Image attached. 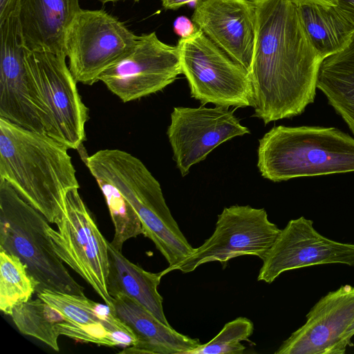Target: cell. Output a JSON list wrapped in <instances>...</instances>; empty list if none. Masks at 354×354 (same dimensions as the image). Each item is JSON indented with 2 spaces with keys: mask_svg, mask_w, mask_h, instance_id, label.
I'll return each mask as SVG.
<instances>
[{
  "mask_svg": "<svg viewBox=\"0 0 354 354\" xmlns=\"http://www.w3.org/2000/svg\"><path fill=\"white\" fill-rule=\"evenodd\" d=\"M256 34L250 70L253 117L265 124L301 114L314 102L324 60L292 0H252Z\"/></svg>",
  "mask_w": 354,
  "mask_h": 354,
  "instance_id": "6da1fadb",
  "label": "cell"
},
{
  "mask_svg": "<svg viewBox=\"0 0 354 354\" xmlns=\"http://www.w3.org/2000/svg\"><path fill=\"white\" fill-rule=\"evenodd\" d=\"M68 149L46 133L0 118V179L50 223L62 213L66 194L80 188Z\"/></svg>",
  "mask_w": 354,
  "mask_h": 354,
  "instance_id": "7a4b0ae2",
  "label": "cell"
},
{
  "mask_svg": "<svg viewBox=\"0 0 354 354\" xmlns=\"http://www.w3.org/2000/svg\"><path fill=\"white\" fill-rule=\"evenodd\" d=\"M259 141L257 167L273 182L354 172V138L336 128L277 126Z\"/></svg>",
  "mask_w": 354,
  "mask_h": 354,
  "instance_id": "3957f363",
  "label": "cell"
},
{
  "mask_svg": "<svg viewBox=\"0 0 354 354\" xmlns=\"http://www.w3.org/2000/svg\"><path fill=\"white\" fill-rule=\"evenodd\" d=\"M47 219L5 180L0 179V250L17 257L44 290L84 295L57 257L46 230Z\"/></svg>",
  "mask_w": 354,
  "mask_h": 354,
  "instance_id": "277c9868",
  "label": "cell"
},
{
  "mask_svg": "<svg viewBox=\"0 0 354 354\" xmlns=\"http://www.w3.org/2000/svg\"><path fill=\"white\" fill-rule=\"evenodd\" d=\"M66 57L65 52L25 48L26 66L46 134L69 149H78L85 140L88 109L66 65Z\"/></svg>",
  "mask_w": 354,
  "mask_h": 354,
  "instance_id": "5b68a950",
  "label": "cell"
},
{
  "mask_svg": "<svg viewBox=\"0 0 354 354\" xmlns=\"http://www.w3.org/2000/svg\"><path fill=\"white\" fill-rule=\"evenodd\" d=\"M182 74L192 97L228 108L254 106L250 71L216 46L200 29L178 41Z\"/></svg>",
  "mask_w": 354,
  "mask_h": 354,
  "instance_id": "8992f818",
  "label": "cell"
},
{
  "mask_svg": "<svg viewBox=\"0 0 354 354\" xmlns=\"http://www.w3.org/2000/svg\"><path fill=\"white\" fill-rule=\"evenodd\" d=\"M65 195L64 209L55 224L46 230L57 257L83 278L113 310L112 297L107 289L109 252L107 240L78 192Z\"/></svg>",
  "mask_w": 354,
  "mask_h": 354,
  "instance_id": "52a82bcc",
  "label": "cell"
},
{
  "mask_svg": "<svg viewBox=\"0 0 354 354\" xmlns=\"http://www.w3.org/2000/svg\"><path fill=\"white\" fill-rule=\"evenodd\" d=\"M280 231L263 208L238 205L225 207L218 215L212 234L181 262L168 266L162 274L174 270L188 273L214 261L225 266L230 260L245 255L263 260Z\"/></svg>",
  "mask_w": 354,
  "mask_h": 354,
  "instance_id": "ba28073f",
  "label": "cell"
},
{
  "mask_svg": "<svg viewBox=\"0 0 354 354\" xmlns=\"http://www.w3.org/2000/svg\"><path fill=\"white\" fill-rule=\"evenodd\" d=\"M138 36L104 10H83L67 30L64 51L77 82L93 85L134 46Z\"/></svg>",
  "mask_w": 354,
  "mask_h": 354,
  "instance_id": "9c48e42d",
  "label": "cell"
},
{
  "mask_svg": "<svg viewBox=\"0 0 354 354\" xmlns=\"http://www.w3.org/2000/svg\"><path fill=\"white\" fill-rule=\"evenodd\" d=\"M180 74L178 46L161 41L152 32L138 36L132 49L98 80L123 102H129L162 91Z\"/></svg>",
  "mask_w": 354,
  "mask_h": 354,
  "instance_id": "30bf717a",
  "label": "cell"
},
{
  "mask_svg": "<svg viewBox=\"0 0 354 354\" xmlns=\"http://www.w3.org/2000/svg\"><path fill=\"white\" fill-rule=\"evenodd\" d=\"M250 133L233 111L223 106L174 107L167 131L173 159L182 176L222 143Z\"/></svg>",
  "mask_w": 354,
  "mask_h": 354,
  "instance_id": "8fae6325",
  "label": "cell"
},
{
  "mask_svg": "<svg viewBox=\"0 0 354 354\" xmlns=\"http://www.w3.org/2000/svg\"><path fill=\"white\" fill-rule=\"evenodd\" d=\"M325 264L354 266V243L322 235L313 221L301 216L281 230L263 259L257 280L271 283L284 272Z\"/></svg>",
  "mask_w": 354,
  "mask_h": 354,
  "instance_id": "7c38bea8",
  "label": "cell"
},
{
  "mask_svg": "<svg viewBox=\"0 0 354 354\" xmlns=\"http://www.w3.org/2000/svg\"><path fill=\"white\" fill-rule=\"evenodd\" d=\"M353 336L354 286L344 285L322 297L274 353L344 354Z\"/></svg>",
  "mask_w": 354,
  "mask_h": 354,
  "instance_id": "4fadbf2b",
  "label": "cell"
},
{
  "mask_svg": "<svg viewBox=\"0 0 354 354\" xmlns=\"http://www.w3.org/2000/svg\"><path fill=\"white\" fill-rule=\"evenodd\" d=\"M0 118L45 133L28 75L17 11L0 23Z\"/></svg>",
  "mask_w": 354,
  "mask_h": 354,
  "instance_id": "5bb4252c",
  "label": "cell"
},
{
  "mask_svg": "<svg viewBox=\"0 0 354 354\" xmlns=\"http://www.w3.org/2000/svg\"><path fill=\"white\" fill-rule=\"evenodd\" d=\"M192 21L216 46L249 71L256 34L252 0H201Z\"/></svg>",
  "mask_w": 354,
  "mask_h": 354,
  "instance_id": "9a60e30c",
  "label": "cell"
},
{
  "mask_svg": "<svg viewBox=\"0 0 354 354\" xmlns=\"http://www.w3.org/2000/svg\"><path fill=\"white\" fill-rule=\"evenodd\" d=\"M79 0H19L24 47L32 51H64L68 29L80 12Z\"/></svg>",
  "mask_w": 354,
  "mask_h": 354,
  "instance_id": "2e32d148",
  "label": "cell"
},
{
  "mask_svg": "<svg viewBox=\"0 0 354 354\" xmlns=\"http://www.w3.org/2000/svg\"><path fill=\"white\" fill-rule=\"evenodd\" d=\"M113 312L127 325L137 344L120 353L185 354L201 344L199 339L177 332L134 299L124 295L112 297Z\"/></svg>",
  "mask_w": 354,
  "mask_h": 354,
  "instance_id": "e0dca14e",
  "label": "cell"
},
{
  "mask_svg": "<svg viewBox=\"0 0 354 354\" xmlns=\"http://www.w3.org/2000/svg\"><path fill=\"white\" fill-rule=\"evenodd\" d=\"M107 289L111 297L124 295L134 299L163 324L170 326L163 310V299L158 287L163 277L151 272L128 260L121 251L109 242Z\"/></svg>",
  "mask_w": 354,
  "mask_h": 354,
  "instance_id": "ac0fdd59",
  "label": "cell"
},
{
  "mask_svg": "<svg viewBox=\"0 0 354 354\" xmlns=\"http://www.w3.org/2000/svg\"><path fill=\"white\" fill-rule=\"evenodd\" d=\"M296 6L305 30L323 59L341 52L354 39V20L338 6Z\"/></svg>",
  "mask_w": 354,
  "mask_h": 354,
  "instance_id": "d6986e66",
  "label": "cell"
},
{
  "mask_svg": "<svg viewBox=\"0 0 354 354\" xmlns=\"http://www.w3.org/2000/svg\"><path fill=\"white\" fill-rule=\"evenodd\" d=\"M317 88L354 134V39L343 50L322 61Z\"/></svg>",
  "mask_w": 354,
  "mask_h": 354,
  "instance_id": "ffe728a7",
  "label": "cell"
},
{
  "mask_svg": "<svg viewBox=\"0 0 354 354\" xmlns=\"http://www.w3.org/2000/svg\"><path fill=\"white\" fill-rule=\"evenodd\" d=\"M37 297L69 319L80 324H102L112 333L131 329L105 304L93 301L85 295L44 290Z\"/></svg>",
  "mask_w": 354,
  "mask_h": 354,
  "instance_id": "44dd1931",
  "label": "cell"
},
{
  "mask_svg": "<svg viewBox=\"0 0 354 354\" xmlns=\"http://www.w3.org/2000/svg\"><path fill=\"white\" fill-rule=\"evenodd\" d=\"M18 330L59 351L58 326L67 320L62 313L38 297L16 306L10 315Z\"/></svg>",
  "mask_w": 354,
  "mask_h": 354,
  "instance_id": "7402d4cb",
  "label": "cell"
},
{
  "mask_svg": "<svg viewBox=\"0 0 354 354\" xmlns=\"http://www.w3.org/2000/svg\"><path fill=\"white\" fill-rule=\"evenodd\" d=\"M38 282L16 256L0 250V310L10 315L17 305L31 299Z\"/></svg>",
  "mask_w": 354,
  "mask_h": 354,
  "instance_id": "603a6c76",
  "label": "cell"
},
{
  "mask_svg": "<svg viewBox=\"0 0 354 354\" xmlns=\"http://www.w3.org/2000/svg\"><path fill=\"white\" fill-rule=\"evenodd\" d=\"M93 176L104 195L114 225V236L109 243L121 251L126 241L142 234L141 221L134 208L112 182L100 175Z\"/></svg>",
  "mask_w": 354,
  "mask_h": 354,
  "instance_id": "cb8c5ba5",
  "label": "cell"
},
{
  "mask_svg": "<svg viewBox=\"0 0 354 354\" xmlns=\"http://www.w3.org/2000/svg\"><path fill=\"white\" fill-rule=\"evenodd\" d=\"M254 330L251 320L239 317L226 323L209 342L188 351L185 354L242 353L245 346L241 342L248 340Z\"/></svg>",
  "mask_w": 354,
  "mask_h": 354,
  "instance_id": "d4e9b609",
  "label": "cell"
},
{
  "mask_svg": "<svg viewBox=\"0 0 354 354\" xmlns=\"http://www.w3.org/2000/svg\"><path fill=\"white\" fill-rule=\"evenodd\" d=\"M57 330L61 335L83 342L115 346L112 332L102 324H80L68 319L58 326Z\"/></svg>",
  "mask_w": 354,
  "mask_h": 354,
  "instance_id": "484cf974",
  "label": "cell"
},
{
  "mask_svg": "<svg viewBox=\"0 0 354 354\" xmlns=\"http://www.w3.org/2000/svg\"><path fill=\"white\" fill-rule=\"evenodd\" d=\"M197 30L195 24L185 16H179L174 21V31L182 39L192 37Z\"/></svg>",
  "mask_w": 354,
  "mask_h": 354,
  "instance_id": "4316f807",
  "label": "cell"
},
{
  "mask_svg": "<svg viewBox=\"0 0 354 354\" xmlns=\"http://www.w3.org/2000/svg\"><path fill=\"white\" fill-rule=\"evenodd\" d=\"M19 0H0V23L17 11Z\"/></svg>",
  "mask_w": 354,
  "mask_h": 354,
  "instance_id": "83f0119b",
  "label": "cell"
},
{
  "mask_svg": "<svg viewBox=\"0 0 354 354\" xmlns=\"http://www.w3.org/2000/svg\"><path fill=\"white\" fill-rule=\"evenodd\" d=\"M201 0H162V6L165 10H178L192 2L196 3Z\"/></svg>",
  "mask_w": 354,
  "mask_h": 354,
  "instance_id": "f1b7e54d",
  "label": "cell"
},
{
  "mask_svg": "<svg viewBox=\"0 0 354 354\" xmlns=\"http://www.w3.org/2000/svg\"><path fill=\"white\" fill-rule=\"evenodd\" d=\"M336 6L354 20V0H338Z\"/></svg>",
  "mask_w": 354,
  "mask_h": 354,
  "instance_id": "f546056e",
  "label": "cell"
},
{
  "mask_svg": "<svg viewBox=\"0 0 354 354\" xmlns=\"http://www.w3.org/2000/svg\"><path fill=\"white\" fill-rule=\"evenodd\" d=\"M292 1L296 5L302 3H317L325 6H334L337 5L338 0H292Z\"/></svg>",
  "mask_w": 354,
  "mask_h": 354,
  "instance_id": "4dcf8cb0",
  "label": "cell"
},
{
  "mask_svg": "<svg viewBox=\"0 0 354 354\" xmlns=\"http://www.w3.org/2000/svg\"><path fill=\"white\" fill-rule=\"evenodd\" d=\"M102 4L107 3H116L118 1H127V0H99ZM135 2H139L140 0H131Z\"/></svg>",
  "mask_w": 354,
  "mask_h": 354,
  "instance_id": "1f68e13d",
  "label": "cell"
}]
</instances>
